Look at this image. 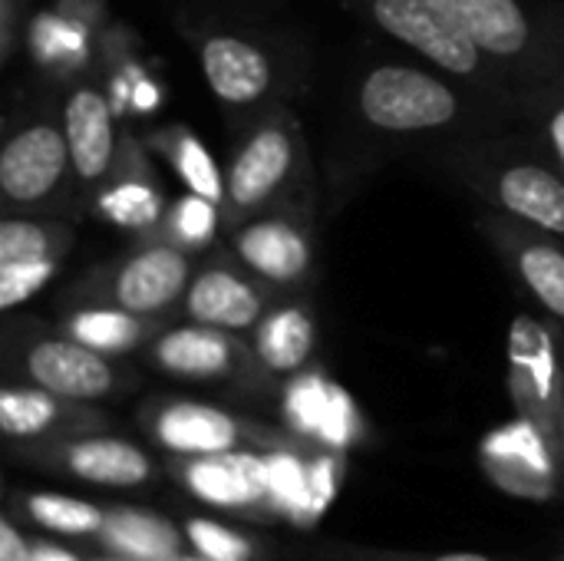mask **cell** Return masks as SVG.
<instances>
[{"label": "cell", "mask_w": 564, "mask_h": 561, "mask_svg": "<svg viewBox=\"0 0 564 561\" xmlns=\"http://www.w3.org/2000/svg\"><path fill=\"white\" fill-rule=\"evenodd\" d=\"M519 122V112L426 63L373 60L344 89L330 159V195L340 205L393 155L430 159L449 142Z\"/></svg>", "instance_id": "1"}, {"label": "cell", "mask_w": 564, "mask_h": 561, "mask_svg": "<svg viewBox=\"0 0 564 561\" xmlns=\"http://www.w3.org/2000/svg\"><path fill=\"white\" fill-rule=\"evenodd\" d=\"M99 430H109V417L93 403L66 400L20 380H7L0 390V433L10 446H33Z\"/></svg>", "instance_id": "22"}, {"label": "cell", "mask_w": 564, "mask_h": 561, "mask_svg": "<svg viewBox=\"0 0 564 561\" xmlns=\"http://www.w3.org/2000/svg\"><path fill=\"white\" fill-rule=\"evenodd\" d=\"M509 397L519 423L552 453L564 397V324L516 314L509 327Z\"/></svg>", "instance_id": "12"}, {"label": "cell", "mask_w": 564, "mask_h": 561, "mask_svg": "<svg viewBox=\"0 0 564 561\" xmlns=\"http://www.w3.org/2000/svg\"><path fill=\"white\" fill-rule=\"evenodd\" d=\"M10 503L20 509V516L30 526L46 529L53 536H66V539H99L109 519V509L89 499L63 496V493H20Z\"/></svg>", "instance_id": "26"}, {"label": "cell", "mask_w": 564, "mask_h": 561, "mask_svg": "<svg viewBox=\"0 0 564 561\" xmlns=\"http://www.w3.org/2000/svg\"><path fill=\"white\" fill-rule=\"evenodd\" d=\"M63 129L69 142L73 159V179L76 195L89 202V195L106 182L119 159L122 132H119V112L109 96V83L99 66L66 83L63 93Z\"/></svg>", "instance_id": "17"}, {"label": "cell", "mask_w": 564, "mask_h": 561, "mask_svg": "<svg viewBox=\"0 0 564 561\" xmlns=\"http://www.w3.org/2000/svg\"><path fill=\"white\" fill-rule=\"evenodd\" d=\"M555 473L562 479L564 489V397H562V413H558V436H555Z\"/></svg>", "instance_id": "34"}, {"label": "cell", "mask_w": 564, "mask_h": 561, "mask_svg": "<svg viewBox=\"0 0 564 561\" xmlns=\"http://www.w3.org/2000/svg\"><path fill=\"white\" fill-rule=\"evenodd\" d=\"M30 0H0V63L10 66L30 33Z\"/></svg>", "instance_id": "31"}, {"label": "cell", "mask_w": 564, "mask_h": 561, "mask_svg": "<svg viewBox=\"0 0 564 561\" xmlns=\"http://www.w3.org/2000/svg\"><path fill=\"white\" fill-rule=\"evenodd\" d=\"M10 450L20 463L33 470L56 473L96 489H145L162 476V466L139 443L122 440L109 430Z\"/></svg>", "instance_id": "13"}, {"label": "cell", "mask_w": 564, "mask_h": 561, "mask_svg": "<svg viewBox=\"0 0 564 561\" xmlns=\"http://www.w3.org/2000/svg\"><path fill=\"white\" fill-rule=\"evenodd\" d=\"M297 198H321V179L297 106L288 103L235 132L225 162V231Z\"/></svg>", "instance_id": "4"}, {"label": "cell", "mask_w": 564, "mask_h": 561, "mask_svg": "<svg viewBox=\"0 0 564 561\" xmlns=\"http://www.w3.org/2000/svg\"><path fill=\"white\" fill-rule=\"evenodd\" d=\"M99 561H135V559H122V555H109V559H99Z\"/></svg>", "instance_id": "35"}, {"label": "cell", "mask_w": 564, "mask_h": 561, "mask_svg": "<svg viewBox=\"0 0 564 561\" xmlns=\"http://www.w3.org/2000/svg\"><path fill=\"white\" fill-rule=\"evenodd\" d=\"M321 198L274 205L225 231V248L271 291L307 294L317 281Z\"/></svg>", "instance_id": "11"}, {"label": "cell", "mask_w": 564, "mask_h": 561, "mask_svg": "<svg viewBox=\"0 0 564 561\" xmlns=\"http://www.w3.org/2000/svg\"><path fill=\"white\" fill-rule=\"evenodd\" d=\"M522 89L564 76V0H426Z\"/></svg>", "instance_id": "5"}, {"label": "cell", "mask_w": 564, "mask_h": 561, "mask_svg": "<svg viewBox=\"0 0 564 561\" xmlns=\"http://www.w3.org/2000/svg\"><path fill=\"white\" fill-rule=\"evenodd\" d=\"M188 549L202 561H261V542L228 529L215 519H188L185 522Z\"/></svg>", "instance_id": "29"}, {"label": "cell", "mask_w": 564, "mask_h": 561, "mask_svg": "<svg viewBox=\"0 0 564 561\" xmlns=\"http://www.w3.org/2000/svg\"><path fill=\"white\" fill-rule=\"evenodd\" d=\"M426 162L486 208L564 238L562 165L522 122L449 142Z\"/></svg>", "instance_id": "3"}, {"label": "cell", "mask_w": 564, "mask_h": 561, "mask_svg": "<svg viewBox=\"0 0 564 561\" xmlns=\"http://www.w3.org/2000/svg\"><path fill=\"white\" fill-rule=\"evenodd\" d=\"M145 145L152 149V155L169 162V169L178 175V182L188 192H198V195L225 205V169L215 162V155L205 149L202 136L192 126H185V122L155 126L145 136Z\"/></svg>", "instance_id": "25"}, {"label": "cell", "mask_w": 564, "mask_h": 561, "mask_svg": "<svg viewBox=\"0 0 564 561\" xmlns=\"http://www.w3.org/2000/svg\"><path fill=\"white\" fill-rule=\"evenodd\" d=\"M314 561H506L479 552H410V549H387V546H364V542H324Z\"/></svg>", "instance_id": "30"}, {"label": "cell", "mask_w": 564, "mask_h": 561, "mask_svg": "<svg viewBox=\"0 0 564 561\" xmlns=\"http://www.w3.org/2000/svg\"><path fill=\"white\" fill-rule=\"evenodd\" d=\"M145 364L172 380L188 384H228L248 393H258L251 344L245 334L221 327L182 321L162 324L142 350Z\"/></svg>", "instance_id": "14"}, {"label": "cell", "mask_w": 564, "mask_h": 561, "mask_svg": "<svg viewBox=\"0 0 564 561\" xmlns=\"http://www.w3.org/2000/svg\"><path fill=\"white\" fill-rule=\"evenodd\" d=\"M139 430L169 460L215 456V453H297L301 436L251 420L245 413L225 410L218 403L188 397H149L139 407Z\"/></svg>", "instance_id": "9"}, {"label": "cell", "mask_w": 564, "mask_h": 561, "mask_svg": "<svg viewBox=\"0 0 564 561\" xmlns=\"http://www.w3.org/2000/svg\"><path fill=\"white\" fill-rule=\"evenodd\" d=\"M281 294L258 281L228 248H215L192 274L178 304L182 321L221 327L231 334H251Z\"/></svg>", "instance_id": "18"}, {"label": "cell", "mask_w": 564, "mask_h": 561, "mask_svg": "<svg viewBox=\"0 0 564 561\" xmlns=\"http://www.w3.org/2000/svg\"><path fill=\"white\" fill-rule=\"evenodd\" d=\"M33 546L36 542H30L17 519L7 513L0 519V561H33Z\"/></svg>", "instance_id": "32"}, {"label": "cell", "mask_w": 564, "mask_h": 561, "mask_svg": "<svg viewBox=\"0 0 564 561\" xmlns=\"http://www.w3.org/2000/svg\"><path fill=\"white\" fill-rule=\"evenodd\" d=\"M258 393L301 377L321 344V327L307 294H281L248 334Z\"/></svg>", "instance_id": "21"}, {"label": "cell", "mask_w": 564, "mask_h": 561, "mask_svg": "<svg viewBox=\"0 0 564 561\" xmlns=\"http://www.w3.org/2000/svg\"><path fill=\"white\" fill-rule=\"evenodd\" d=\"M109 555L135 561H182L188 549L185 529L169 522L159 513L116 506L109 509V519L96 539Z\"/></svg>", "instance_id": "24"}, {"label": "cell", "mask_w": 564, "mask_h": 561, "mask_svg": "<svg viewBox=\"0 0 564 561\" xmlns=\"http://www.w3.org/2000/svg\"><path fill=\"white\" fill-rule=\"evenodd\" d=\"M3 370L7 380L33 384L79 403L116 400L135 387V377L116 357L96 354L69 337L59 324L50 327L36 317L7 321Z\"/></svg>", "instance_id": "7"}, {"label": "cell", "mask_w": 564, "mask_h": 561, "mask_svg": "<svg viewBox=\"0 0 564 561\" xmlns=\"http://www.w3.org/2000/svg\"><path fill=\"white\" fill-rule=\"evenodd\" d=\"M33 561H79L73 552L59 549V546H50V542H36L33 546Z\"/></svg>", "instance_id": "33"}, {"label": "cell", "mask_w": 564, "mask_h": 561, "mask_svg": "<svg viewBox=\"0 0 564 561\" xmlns=\"http://www.w3.org/2000/svg\"><path fill=\"white\" fill-rule=\"evenodd\" d=\"M175 23L235 132L274 106L297 103L307 89L311 56L291 36L215 17H178Z\"/></svg>", "instance_id": "2"}, {"label": "cell", "mask_w": 564, "mask_h": 561, "mask_svg": "<svg viewBox=\"0 0 564 561\" xmlns=\"http://www.w3.org/2000/svg\"><path fill=\"white\" fill-rule=\"evenodd\" d=\"M476 228L499 255L519 288L552 317L564 324V238L535 225L516 222L502 212L486 208Z\"/></svg>", "instance_id": "19"}, {"label": "cell", "mask_w": 564, "mask_h": 561, "mask_svg": "<svg viewBox=\"0 0 564 561\" xmlns=\"http://www.w3.org/2000/svg\"><path fill=\"white\" fill-rule=\"evenodd\" d=\"M86 205L99 222H109L132 238H145L162 228L169 202L152 165V149L145 145V136L122 132L119 159Z\"/></svg>", "instance_id": "20"}, {"label": "cell", "mask_w": 564, "mask_h": 561, "mask_svg": "<svg viewBox=\"0 0 564 561\" xmlns=\"http://www.w3.org/2000/svg\"><path fill=\"white\" fill-rule=\"evenodd\" d=\"M76 198L63 106L20 112L0 149V208L17 215H63Z\"/></svg>", "instance_id": "8"}, {"label": "cell", "mask_w": 564, "mask_h": 561, "mask_svg": "<svg viewBox=\"0 0 564 561\" xmlns=\"http://www.w3.org/2000/svg\"><path fill=\"white\" fill-rule=\"evenodd\" d=\"M155 235L178 245L188 255H202V251L215 248V241L225 235V208L215 198L185 192L182 198L169 202V212Z\"/></svg>", "instance_id": "27"}, {"label": "cell", "mask_w": 564, "mask_h": 561, "mask_svg": "<svg viewBox=\"0 0 564 561\" xmlns=\"http://www.w3.org/2000/svg\"><path fill=\"white\" fill-rule=\"evenodd\" d=\"M162 324L165 321H159V317H142V314H132V311H126L119 304H106V301L66 304V311L59 317V327L69 337H76L89 350L116 357V360L129 357V354H142Z\"/></svg>", "instance_id": "23"}, {"label": "cell", "mask_w": 564, "mask_h": 561, "mask_svg": "<svg viewBox=\"0 0 564 561\" xmlns=\"http://www.w3.org/2000/svg\"><path fill=\"white\" fill-rule=\"evenodd\" d=\"M195 268H198L195 255L182 251L178 245L159 235H145V238H135L132 248L122 251L116 261L99 265L89 274H83L66 291L69 294L66 304L106 301L142 317L169 321L178 311Z\"/></svg>", "instance_id": "10"}, {"label": "cell", "mask_w": 564, "mask_h": 561, "mask_svg": "<svg viewBox=\"0 0 564 561\" xmlns=\"http://www.w3.org/2000/svg\"><path fill=\"white\" fill-rule=\"evenodd\" d=\"M165 473L212 513L251 522H274L281 516L264 453L238 450L215 456H185L169 460Z\"/></svg>", "instance_id": "15"}, {"label": "cell", "mask_w": 564, "mask_h": 561, "mask_svg": "<svg viewBox=\"0 0 564 561\" xmlns=\"http://www.w3.org/2000/svg\"><path fill=\"white\" fill-rule=\"evenodd\" d=\"M519 122L545 145L564 172V76L519 93Z\"/></svg>", "instance_id": "28"}, {"label": "cell", "mask_w": 564, "mask_h": 561, "mask_svg": "<svg viewBox=\"0 0 564 561\" xmlns=\"http://www.w3.org/2000/svg\"><path fill=\"white\" fill-rule=\"evenodd\" d=\"M340 3L367 26L397 40L420 63L516 109L519 103L516 79L433 3L426 0H340Z\"/></svg>", "instance_id": "6"}, {"label": "cell", "mask_w": 564, "mask_h": 561, "mask_svg": "<svg viewBox=\"0 0 564 561\" xmlns=\"http://www.w3.org/2000/svg\"><path fill=\"white\" fill-rule=\"evenodd\" d=\"M558 561H564V546H562V552H558Z\"/></svg>", "instance_id": "36"}, {"label": "cell", "mask_w": 564, "mask_h": 561, "mask_svg": "<svg viewBox=\"0 0 564 561\" xmlns=\"http://www.w3.org/2000/svg\"><path fill=\"white\" fill-rule=\"evenodd\" d=\"M76 228L66 215H17L0 218V311L13 314L36 298L73 251Z\"/></svg>", "instance_id": "16"}]
</instances>
